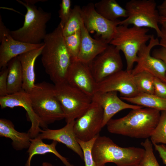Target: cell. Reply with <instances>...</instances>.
Returning <instances> with one entry per match:
<instances>
[{
    "instance_id": "1",
    "label": "cell",
    "mask_w": 166,
    "mask_h": 166,
    "mask_svg": "<svg viewBox=\"0 0 166 166\" xmlns=\"http://www.w3.org/2000/svg\"><path fill=\"white\" fill-rule=\"evenodd\" d=\"M60 24L47 34L43 41L41 61L46 73L54 85L66 81L73 60L67 49Z\"/></svg>"
},
{
    "instance_id": "2",
    "label": "cell",
    "mask_w": 166,
    "mask_h": 166,
    "mask_svg": "<svg viewBox=\"0 0 166 166\" xmlns=\"http://www.w3.org/2000/svg\"><path fill=\"white\" fill-rule=\"evenodd\" d=\"M132 110L124 117L110 119L106 125L108 131L131 138H148L158 122L160 111L147 108Z\"/></svg>"
},
{
    "instance_id": "3",
    "label": "cell",
    "mask_w": 166,
    "mask_h": 166,
    "mask_svg": "<svg viewBox=\"0 0 166 166\" xmlns=\"http://www.w3.org/2000/svg\"><path fill=\"white\" fill-rule=\"evenodd\" d=\"M144 152V148L139 147H120L109 137L99 135L94 144L92 154L96 166H104L108 163L117 166H132L140 164Z\"/></svg>"
},
{
    "instance_id": "4",
    "label": "cell",
    "mask_w": 166,
    "mask_h": 166,
    "mask_svg": "<svg viewBox=\"0 0 166 166\" xmlns=\"http://www.w3.org/2000/svg\"><path fill=\"white\" fill-rule=\"evenodd\" d=\"M54 85L45 81L35 84L28 93L33 110L40 120L41 127L65 119L62 107L55 95Z\"/></svg>"
},
{
    "instance_id": "5",
    "label": "cell",
    "mask_w": 166,
    "mask_h": 166,
    "mask_svg": "<svg viewBox=\"0 0 166 166\" xmlns=\"http://www.w3.org/2000/svg\"><path fill=\"white\" fill-rule=\"evenodd\" d=\"M24 6L27 11L22 27L19 29L10 31L11 36L19 41L31 44L42 43L47 33L46 24L51 19V14L44 11L41 7L17 0Z\"/></svg>"
},
{
    "instance_id": "6",
    "label": "cell",
    "mask_w": 166,
    "mask_h": 166,
    "mask_svg": "<svg viewBox=\"0 0 166 166\" xmlns=\"http://www.w3.org/2000/svg\"><path fill=\"white\" fill-rule=\"evenodd\" d=\"M148 28L132 26H118L115 35L109 44L122 51L126 62V69L132 72L137 59L138 53L141 47L149 41L151 35L148 34Z\"/></svg>"
},
{
    "instance_id": "7",
    "label": "cell",
    "mask_w": 166,
    "mask_h": 166,
    "mask_svg": "<svg viewBox=\"0 0 166 166\" xmlns=\"http://www.w3.org/2000/svg\"><path fill=\"white\" fill-rule=\"evenodd\" d=\"M54 85V93L63 110L66 123L81 117L92 102V97L66 81Z\"/></svg>"
},
{
    "instance_id": "8",
    "label": "cell",
    "mask_w": 166,
    "mask_h": 166,
    "mask_svg": "<svg viewBox=\"0 0 166 166\" xmlns=\"http://www.w3.org/2000/svg\"><path fill=\"white\" fill-rule=\"evenodd\" d=\"M127 17L121 21L119 25L151 28L156 31L158 37L161 35L159 26L160 15L154 0H131L125 5Z\"/></svg>"
},
{
    "instance_id": "9",
    "label": "cell",
    "mask_w": 166,
    "mask_h": 166,
    "mask_svg": "<svg viewBox=\"0 0 166 166\" xmlns=\"http://www.w3.org/2000/svg\"><path fill=\"white\" fill-rule=\"evenodd\" d=\"M82 16L85 27L89 33L95 32L96 36L108 44L115 35L121 20H108L96 11L94 4L90 3L81 8Z\"/></svg>"
},
{
    "instance_id": "10",
    "label": "cell",
    "mask_w": 166,
    "mask_h": 166,
    "mask_svg": "<svg viewBox=\"0 0 166 166\" xmlns=\"http://www.w3.org/2000/svg\"><path fill=\"white\" fill-rule=\"evenodd\" d=\"M120 51L116 46L109 44L105 50L88 64L97 83L123 70V65Z\"/></svg>"
},
{
    "instance_id": "11",
    "label": "cell",
    "mask_w": 166,
    "mask_h": 166,
    "mask_svg": "<svg viewBox=\"0 0 166 166\" xmlns=\"http://www.w3.org/2000/svg\"><path fill=\"white\" fill-rule=\"evenodd\" d=\"M103 119V109L92 101L86 111L75 120L74 130L77 138L87 141L99 136Z\"/></svg>"
},
{
    "instance_id": "12",
    "label": "cell",
    "mask_w": 166,
    "mask_h": 166,
    "mask_svg": "<svg viewBox=\"0 0 166 166\" xmlns=\"http://www.w3.org/2000/svg\"><path fill=\"white\" fill-rule=\"evenodd\" d=\"M157 45L160 46V41L152 34L148 44H146L142 45L138 53L136 65L131 72L132 75L145 71L166 83V66L165 63L161 59L151 55V50Z\"/></svg>"
},
{
    "instance_id": "13",
    "label": "cell",
    "mask_w": 166,
    "mask_h": 166,
    "mask_svg": "<svg viewBox=\"0 0 166 166\" xmlns=\"http://www.w3.org/2000/svg\"><path fill=\"white\" fill-rule=\"evenodd\" d=\"M0 68L7 67L13 58L26 52L39 48L44 43L31 44L17 40L11 36L10 31L4 25L0 16Z\"/></svg>"
},
{
    "instance_id": "14",
    "label": "cell",
    "mask_w": 166,
    "mask_h": 166,
    "mask_svg": "<svg viewBox=\"0 0 166 166\" xmlns=\"http://www.w3.org/2000/svg\"><path fill=\"white\" fill-rule=\"evenodd\" d=\"M96 91L118 92L121 97H133L139 93L134 83L131 72L122 70L97 84Z\"/></svg>"
},
{
    "instance_id": "15",
    "label": "cell",
    "mask_w": 166,
    "mask_h": 166,
    "mask_svg": "<svg viewBox=\"0 0 166 166\" xmlns=\"http://www.w3.org/2000/svg\"><path fill=\"white\" fill-rule=\"evenodd\" d=\"M66 81L91 97L96 92L97 83L89 64L78 59L73 60L67 73Z\"/></svg>"
},
{
    "instance_id": "16",
    "label": "cell",
    "mask_w": 166,
    "mask_h": 166,
    "mask_svg": "<svg viewBox=\"0 0 166 166\" xmlns=\"http://www.w3.org/2000/svg\"><path fill=\"white\" fill-rule=\"evenodd\" d=\"M0 105L2 109L18 106L23 108L31 122V127L28 132L31 138L36 137L40 133V121L33 110L28 93L24 90L0 97Z\"/></svg>"
},
{
    "instance_id": "17",
    "label": "cell",
    "mask_w": 166,
    "mask_h": 166,
    "mask_svg": "<svg viewBox=\"0 0 166 166\" xmlns=\"http://www.w3.org/2000/svg\"><path fill=\"white\" fill-rule=\"evenodd\" d=\"M92 100L99 105L103 109V128L118 112L126 109H138L143 108L124 101L118 97L116 92L96 91L92 97Z\"/></svg>"
},
{
    "instance_id": "18",
    "label": "cell",
    "mask_w": 166,
    "mask_h": 166,
    "mask_svg": "<svg viewBox=\"0 0 166 166\" xmlns=\"http://www.w3.org/2000/svg\"><path fill=\"white\" fill-rule=\"evenodd\" d=\"M75 120L67 123L63 127L57 129H41L37 136L42 140L48 139L62 143L83 159L82 150L77 140L74 130Z\"/></svg>"
},
{
    "instance_id": "19",
    "label": "cell",
    "mask_w": 166,
    "mask_h": 166,
    "mask_svg": "<svg viewBox=\"0 0 166 166\" xmlns=\"http://www.w3.org/2000/svg\"><path fill=\"white\" fill-rule=\"evenodd\" d=\"M81 32V47L77 59L89 64L105 50L109 44L101 40L93 38L85 27L83 21Z\"/></svg>"
},
{
    "instance_id": "20",
    "label": "cell",
    "mask_w": 166,
    "mask_h": 166,
    "mask_svg": "<svg viewBox=\"0 0 166 166\" xmlns=\"http://www.w3.org/2000/svg\"><path fill=\"white\" fill-rule=\"evenodd\" d=\"M44 45V44L39 48L31 50L18 56L22 68V89L27 93L32 90L35 84V63L37 57L41 54Z\"/></svg>"
},
{
    "instance_id": "21",
    "label": "cell",
    "mask_w": 166,
    "mask_h": 166,
    "mask_svg": "<svg viewBox=\"0 0 166 166\" xmlns=\"http://www.w3.org/2000/svg\"><path fill=\"white\" fill-rule=\"evenodd\" d=\"M0 136L10 139L13 147L17 150L28 148L32 139L28 132H18L11 121L3 118L0 119Z\"/></svg>"
},
{
    "instance_id": "22",
    "label": "cell",
    "mask_w": 166,
    "mask_h": 166,
    "mask_svg": "<svg viewBox=\"0 0 166 166\" xmlns=\"http://www.w3.org/2000/svg\"><path fill=\"white\" fill-rule=\"evenodd\" d=\"M58 142L53 140L50 144L44 143L42 140L36 137L31 140V144L27 151L28 157L25 166H31V162L33 156L36 155H44L48 153H53L58 158L65 166H73L65 157L57 151L56 146Z\"/></svg>"
},
{
    "instance_id": "23",
    "label": "cell",
    "mask_w": 166,
    "mask_h": 166,
    "mask_svg": "<svg viewBox=\"0 0 166 166\" xmlns=\"http://www.w3.org/2000/svg\"><path fill=\"white\" fill-rule=\"evenodd\" d=\"M96 12L106 19L111 21L127 17V11L115 0H101L94 4Z\"/></svg>"
},
{
    "instance_id": "24",
    "label": "cell",
    "mask_w": 166,
    "mask_h": 166,
    "mask_svg": "<svg viewBox=\"0 0 166 166\" xmlns=\"http://www.w3.org/2000/svg\"><path fill=\"white\" fill-rule=\"evenodd\" d=\"M7 92L11 94L22 89V75L20 62L18 56L11 59L7 66Z\"/></svg>"
},
{
    "instance_id": "25",
    "label": "cell",
    "mask_w": 166,
    "mask_h": 166,
    "mask_svg": "<svg viewBox=\"0 0 166 166\" xmlns=\"http://www.w3.org/2000/svg\"><path fill=\"white\" fill-rule=\"evenodd\" d=\"M120 98L122 100L142 107L160 111H166V99L160 98L154 94L139 93L133 97H121Z\"/></svg>"
},
{
    "instance_id": "26",
    "label": "cell",
    "mask_w": 166,
    "mask_h": 166,
    "mask_svg": "<svg viewBox=\"0 0 166 166\" xmlns=\"http://www.w3.org/2000/svg\"><path fill=\"white\" fill-rule=\"evenodd\" d=\"M83 22L81 8L75 6L72 9L70 16L62 29L64 36L71 35L81 29Z\"/></svg>"
},
{
    "instance_id": "27",
    "label": "cell",
    "mask_w": 166,
    "mask_h": 166,
    "mask_svg": "<svg viewBox=\"0 0 166 166\" xmlns=\"http://www.w3.org/2000/svg\"><path fill=\"white\" fill-rule=\"evenodd\" d=\"M154 77L151 74L145 71L133 75L134 82L139 93L154 94Z\"/></svg>"
},
{
    "instance_id": "28",
    "label": "cell",
    "mask_w": 166,
    "mask_h": 166,
    "mask_svg": "<svg viewBox=\"0 0 166 166\" xmlns=\"http://www.w3.org/2000/svg\"><path fill=\"white\" fill-rule=\"evenodd\" d=\"M150 138L152 144H166V111H161L158 122Z\"/></svg>"
},
{
    "instance_id": "29",
    "label": "cell",
    "mask_w": 166,
    "mask_h": 166,
    "mask_svg": "<svg viewBox=\"0 0 166 166\" xmlns=\"http://www.w3.org/2000/svg\"><path fill=\"white\" fill-rule=\"evenodd\" d=\"M68 51L73 60L77 59L81 44V29L73 34L64 36Z\"/></svg>"
},
{
    "instance_id": "30",
    "label": "cell",
    "mask_w": 166,
    "mask_h": 166,
    "mask_svg": "<svg viewBox=\"0 0 166 166\" xmlns=\"http://www.w3.org/2000/svg\"><path fill=\"white\" fill-rule=\"evenodd\" d=\"M145 150L144 156L140 162L141 166H160L153 153V144L148 138L141 143Z\"/></svg>"
},
{
    "instance_id": "31",
    "label": "cell",
    "mask_w": 166,
    "mask_h": 166,
    "mask_svg": "<svg viewBox=\"0 0 166 166\" xmlns=\"http://www.w3.org/2000/svg\"><path fill=\"white\" fill-rule=\"evenodd\" d=\"M98 136L87 141H82L77 138V141L83 153L85 166H96L93 158L92 149Z\"/></svg>"
},
{
    "instance_id": "32",
    "label": "cell",
    "mask_w": 166,
    "mask_h": 166,
    "mask_svg": "<svg viewBox=\"0 0 166 166\" xmlns=\"http://www.w3.org/2000/svg\"><path fill=\"white\" fill-rule=\"evenodd\" d=\"M71 4L70 0H62L60 4L59 16L61 19V21L59 24L63 28L71 15L72 10L71 7Z\"/></svg>"
},
{
    "instance_id": "33",
    "label": "cell",
    "mask_w": 166,
    "mask_h": 166,
    "mask_svg": "<svg viewBox=\"0 0 166 166\" xmlns=\"http://www.w3.org/2000/svg\"><path fill=\"white\" fill-rule=\"evenodd\" d=\"M154 94L160 98L166 99V83L158 78L154 77Z\"/></svg>"
},
{
    "instance_id": "34",
    "label": "cell",
    "mask_w": 166,
    "mask_h": 166,
    "mask_svg": "<svg viewBox=\"0 0 166 166\" xmlns=\"http://www.w3.org/2000/svg\"><path fill=\"white\" fill-rule=\"evenodd\" d=\"M0 72V97L8 94L7 92V67L2 68Z\"/></svg>"
},
{
    "instance_id": "35",
    "label": "cell",
    "mask_w": 166,
    "mask_h": 166,
    "mask_svg": "<svg viewBox=\"0 0 166 166\" xmlns=\"http://www.w3.org/2000/svg\"><path fill=\"white\" fill-rule=\"evenodd\" d=\"M152 55L162 60L166 66V47L161 46V47L154 49Z\"/></svg>"
},
{
    "instance_id": "36",
    "label": "cell",
    "mask_w": 166,
    "mask_h": 166,
    "mask_svg": "<svg viewBox=\"0 0 166 166\" xmlns=\"http://www.w3.org/2000/svg\"><path fill=\"white\" fill-rule=\"evenodd\" d=\"M155 150L159 154L164 164L166 165V146L164 144H153Z\"/></svg>"
},
{
    "instance_id": "37",
    "label": "cell",
    "mask_w": 166,
    "mask_h": 166,
    "mask_svg": "<svg viewBox=\"0 0 166 166\" xmlns=\"http://www.w3.org/2000/svg\"><path fill=\"white\" fill-rule=\"evenodd\" d=\"M157 9L160 16H166V0L157 6Z\"/></svg>"
},
{
    "instance_id": "38",
    "label": "cell",
    "mask_w": 166,
    "mask_h": 166,
    "mask_svg": "<svg viewBox=\"0 0 166 166\" xmlns=\"http://www.w3.org/2000/svg\"><path fill=\"white\" fill-rule=\"evenodd\" d=\"M160 43L161 46L166 47V28L161 27Z\"/></svg>"
},
{
    "instance_id": "39",
    "label": "cell",
    "mask_w": 166,
    "mask_h": 166,
    "mask_svg": "<svg viewBox=\"0 0 166 166\" xmlns=\"http://www.w3.org/2000/svg\"><path fill=\"white\" fill-rule=\"evenodd\" d=\"M159 24L161 25L162 27L166 28V16H160Z\"/></svg>"
},
{
    "instance_id": "40",
    "label": "cell",
    "mask_w": 166,
    "mask_h": 166,
    "mask_svg": "<svg viewBox=\"0 0 166 166\" xmlns=\"http://www.w3.org/2000/svg\"><path fill=\"white\" fill-rule=\"evenodd\" d=\"M24 2L30 3V4L34 5L36 3L38 2H45L46 0H24L23 1Z\"/></svg>"
},
{
    "instance_id": "41",
    "label": "cell",
    "mask_w": 166,
    "mask_h": 166,
    "mask_svg": "<svg viewBox=\"0 0 166 166\" xmlns=\"http://www.w3.org/2000/svg\"><path fill=\"white\" fill-rule=\"evenodd\" d=\"M42 166H55L52 164H51L46 162H43L42 164Z\"/></svg>"
},
{
    "instance_id": "42",
    "label": "cell",
    "mask_w": 166,
    "mask_h": 166,
    "mask_svg": "<svg viewBox=\"0 0 166 166\" xmlns=\"http://www.w3.org/2000/svg\"><path fill=\"white\" fill-rule=\"evenodd\" d=\"M132 166H141L140 164H137V165Z\"/></svg>"
}]
</instances>
